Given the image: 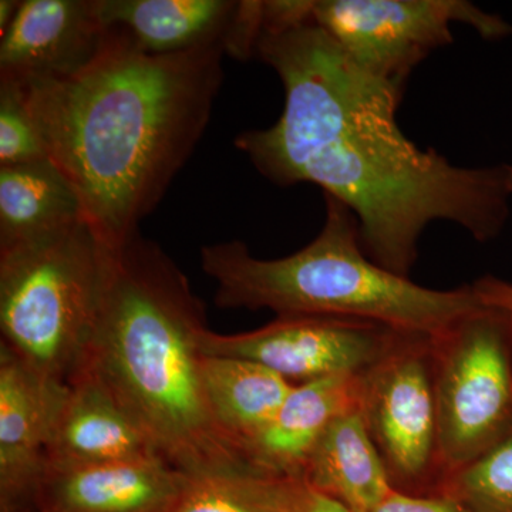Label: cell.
Wrapping results in <instances>:
<instances>
[{
	"instance_id": "1",
	"label": "cell",
	"mask_w": 512,
	"mask_h": 512,
	"mask_svg": "<svg viewBox=\"0 0 512 512\" xmlns=\"http://www.w3.org/2000/svg\"><path fill=\"white\" fill-rule=\"evenodd\" d=\"M255 56L278 74L284 111L274 126L239 134L235 147L279 187L311 183L343 202L377 265L409 278L434 221L480 242L501 234L511 164L458 167L421 150L397 121L404 90L360 70L313 22L262 36Z\"/></svg>"
},
{
	"instance_id": "2",
	"label": "cell",
	"mask_w": 512,
	"mask_h": 512,
	"mask_svg": "<svg viewBox=\"0 0 512 512\" xmlns=\"http://www.w3.org/2000/svg\"><path fill=\"white\" fill-rule=\"evenodd\" d=\"M225 55L224 43L151 55L107 29L76 72L13 83L47 157L107 247L137 234L194 153L224 82Z\"/></svg>"
},
{
	"instance_id": "3",
	"label": "cell",
	"mask_w": 512,
	"mask_h": 512,
	"mask_svg": "<svg viewBox=\"0 0 512 512\" xmlns=\"http://www.w3.org/2000/svg\"><path fill=\"white\" fill-rule=\"evenodd\" d=\"M207 329L187 276L138 231L109 248L99 320L80 372L99 380L188 478L259 470L212 414L202 375Z\"/></svg>"
},
{
	"instance_id": "4",
	"label": "cell",
	"mask_w": 512,
	"mask_h": 512,
	"mask_svg": "<svg viewBox=\"0 0 512 512\" xmlns=\"http://www.w3.org/2000/svg\"><path fill=\"white\" fill-rule=\"evenodd\" d=\"M325 205L318 237L284 258H256L239 241L202 247L217 306L369 320L429 338L480 308L471 285L436 291L377 265L363 251L355 214L329 195Z\"/></svg>"
},
{
	"instance_id": "5",
	"label": "cell",
	"mask_w": 512,
	"mask_h": 512,
	"mask_svg": "<svg viewBox=\"0 0 512 512\" xmlns=\"http://www.w3.org/2000/svg\"><path fill=\"white\" fill-rule=\"evenodd\" d=\"M107 261L86 220L0 249V345L36 375L72 382L99 320Z\"/></svg>"
},
{
	"instance_id": "6",
	"label": "cell",
	"mask_w": 512,
	"mask_h": 512,
	"mask_svg": "<svg viewBox=\"0 0 512 512\" xmlns=\"http://www.w3.org/2000/svg\"><path fill=\"white\" fill-rule=\"evenodd\" d=\"M431 352L441 485L512 433V320L481 305L431 338Z\"/></svg>"
},
{
	"instance_id": "7",
	"label": "cell",
	"mask_w": 512,
	"mask_h": 512,
	"mask_svg": "<svg viewBox=\"0 0 512 512\" xmlns=\"http://www.w3.org/2000/svg\"><path fill=\"white\" fill-rule=\"evenodd\" d=\"M312 22L360 70L403 90L417 64L453 43V23L487 40L512 32L500 16L463 0H313Z\"/></svg>"
},
{
	"instance_id": "8",
	"label": "cell",
	"mask_w": 512,
	"mask_h": 512,
	"mask_svg": "<svg viewBox=\"0 0 512 512\" xmlns=\"http://www.w3.org/2000/svg\"><path fill=\"white\" fill-rule=\"evenodd\" d=\"M360 410L393 487H440L431 338L403 335L360 376Z\"/></svg>"
},
{
	"instance_id": "9",
	"label": "cell",
	"mask_w": 512,
	"mask_h": 512,
	"mask_svg": "<svg viewBox=\"0 0 512 512\" xmlns=\"http://www.w3.org/2000/svg\"><path fill=\"white\" fill-rule=\"evenodd\" d=\"M407 333L369 320L335 316H278L262 328L202 335L207 356L252 360L289 382L336 375H363ZM410 335V333H409Z\"/></svg>"
},
{
	"instance_id": "10",
	"label": "cell",
	"mask_w": 512,
	"mask_h": 512,
	"mask_svg": "<svg viewBox=\"0 0 512 512\" xmlns=\"http://www.w3.org/2000/svg\"><path fill=\"white\" fill-rule=\"evenodd\" d=\"M67 390L0 345V512L33 511Z\"/></svg>"
},
{
	"instance_id": "11",
	"label": "cell",
	"mask_w": 512,
	"mask_h": 512,
	"mask_svg": "<svg viewBox=\"0 0 512 512\" xmlns=\"http://www.w3.org/2000/svg\"><path fill=\"white\" fill-rule=\"evenodd\" d=\"M106 35L97 0H23L0 40V82L67 76L93 59Z\"/></svg>"
},
{
	"instance_id": "12",
	"label": "cell",
	"mask_w": 512,
	"mask_h": 512,
	"mask_svg": "<svg viewBox=\"0 0 512 512\" xmlns=\"http://www.w3.org/2000/svg\"><path fill=\"white\" fill-rule=\"evenodd\" d=\"M188 478L163 458L47 467L36 512H170Z\"/></svg>"
},
{
	"instance_id": "13",
	"label": "cell",
	"mask_w": 512,
	"mask_h": 512,
	"mask_svg": "<svg viewBox=\"0 0 512 512\" xmlns=\"http://www.w3.org/2000/svg\"><path fill=\"white\" fill-rule=\"evenodd\" d=\"M148 458L163 457L136 420L99 380L77 373L57 414L46 468Z\"/></svg>"
},
{
	"instance_id": "14",
	"label": "cell",
	"mask_w": 512,
	"mask_h": 512,
	"mask_svg": "<svg viewBox=\"0 0 512 512\" xmlns=\"http://www.w3.org/2000/svg\"><path fill=\"white\" fill-rule=\"evenodd\" d=\"M360 376L336 375L293 386L271 423L245 448L259 470L303 481V471L325 431L360 406Z\"/></svg>"
},
{
	"instance_id": "15",
	"label": "cell",
	"mask_w": 512,
	"mask_h": 512,
	"mask_svg": "<svg viewBox=\"0 0 512 512\" xmlns=\"http://www.w3.org/2000/svg\"><path fill=\"white\" fill-rule=\"evenodd\" d=\"M237 5L231 0H97L106 29L119 30L151 55L224 43Z\"/></svg>"
},
{
	"instance_id": "16",
	"label": "cell",
	"mask_w": 512,
	"mask_h": 512,
	"mask_svg": "<svg viewBox=\"0 0 512 512\" xmlns=\"http://www.w3.org/2000/svg\"><path fill=\"white\" fill-rule=\"evenodd\" d=\"M303 481L352 512L373 511L392 494V480L360 406L330 424L306 464Z\"/></svg>"
},
{
	"instance_id": "17",
	"label": "cell",
	"mask_w": 512,
	"mask_h": 512,
	"mask_svg": "<svg viewBox=\"0 0 512 512\" xmlns=\"http://www.w3.org/2000/svg\"><path fill=\"white\" fill-rule=\"evenodd\" d=\"M76 191L52 160L0 168V249L83 221Z\"/></svg>"
},
{
	"instance_id": "18",
	"label": "cell",
	"mask_w": 512,
	"mask_h": 512,
	"mask_svg": "<svg viewBox=\"0 0 512 512\" xmlns=\"http://www.w3.org/2000/svg\"><path fill=\"white\" fill-rule=\"evenodd\" d=\"M202 375L218 426L245 456L295 386L274 370L237 357L205 355Z\"/></svg>"
},
{
	"instance_id": "19",
	"label": "cell",
	"mask_w": 512,
	"mask_h": 512,
	"mask_svg": "<svg viewBox=\"0 0 512 512\" xmlns=\"http://www.w3.org/2000/svg\"><path fill=\"white\" fill-rule=\"evenodd\" d=\"M305 487L261 470L190 478L170 512H301Z\"/></svg>"
},
{
	"instance_id": "20",
	"label": "cell",
	"mask_w": 512,
	"mask_h": 512,
	"mask_svg": "<svg viewBox=\"0 0 512 512\" xmlns=\"http://www.w3.org/2000/svg\"><path fill=\"white\" fill-rule=\"evenodd\" d=\"M437 494L468 512H512V433L448 476Z\"/></svg>"
},
{
	"instance_id": "21",
	"label": "cell",
	"mask_w": 512,
	"mask_h": 512,
	"mask_svg": "<svg viewBox=\"0 0 512 512\" xmlns=\"http://www.w3.org/2000/svg\"><path fill=\"white\" fill-rule=\"evenodd\" d=\"M47 154L16 84L0 82V168L36 163Z\"/></svg>"
},
{
	"instance_id": "22",
	"label": "cell",
	"mask_w": 512,
	"mask_h": 512,
	"mask_svg": "<svg viewBox=\"0 0 512 512\" xmlns=\"http://www.w3.org/2000/svg\"><path fill=\"white\" fill-rule=\"evenodd\" d=\"M370 512H468L454 498L437 494L433 497H414L403 491L394 490L386 500Z\"/></svg>"
},
{
	"instance_id": "23",
	"label": "cell",
	"mask_w": 512,
	"mask_h": 512,
	"mask_svg": "<svg viewBox=\"0 0 512 512\" xmlns=\"http://www.w3.org/2000/svg\"><path fill=\"white\" fill-rule=\"evenodd\" d=\"M478 302L485 308L504 313L512 320V284L503 279L485 276L471 285Z\"/></svg>"
},
{
	"instance_id": "24",
	"label": "cell",
	"mask_w": 512,
	"mask_h": 512,
	"mask_svg": "<svg viewBox=\"0 0 512 512\" xmlns=\"http://www.w3.org/2000/svg\"><path fill=\"white\" fill-rule=\"evenodd\" d=\"M306 484V483H305ZM301 512H352L329 495L319 493L306 485L303 493Z\"/></svg>"
},
{
	"instance_id": "25",
	"label": "cell",
	"mask_w": 512,
	"mask_h": 512,
	"mask_svg": "<svg viewBox=\"0 0 512 512\" xmlns=\"http://www.w3.org/2000/svg\"><path fill=\"white\" fill-rule=\"evenodd\" d=\"M20 2L18 0H2L0 2V35L6 32L10 23L18 13Z\"/></svg>"
}]
</instances>
